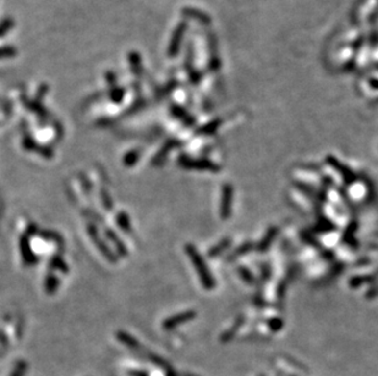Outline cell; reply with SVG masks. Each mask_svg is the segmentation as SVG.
I'll return each mask as SVG.
<instances>
[{
    "mask_svg": "<svg viewBox=\"0 0 378 376\" xmlns=\"http://www.w3.org/2000/svg\"><path fill=\"white\" fill-rule=\"evenodd\" d=\"M208 46H209V69L213 72L219 70L221 68V59L218 55V46H217V39L213 33H208Z\"/></svg>",
    "mask_w": 378,
    "mask_h": 376,
    "instance_id": "9c48e42d",
    "label": "cell"
},
{
    "mask_svg": "<svg viewBox=\"0 0 378 376\" xmlns=\"http://www.w3.org/2000/svg\"><path fill=\"white\" fill-rule=\"evenodd\" d=\"M177 144H179V142H177L176 140L168 141V142L165 143L164 145H163L162 149H160L159 152H158V154L155 155L154 158H153V162H152L153 165H157V166H158V165L163 164V163H164V160H165V158H167L168 154H169V153H170V150L174 149V148L176 147Z\"/></svg>",
    "mask_w": 378,
    "mask_h": 376,
    "instance_id": "e0dca14e",
    "label": "cell"
},
{
    "mask_svg": "<svg viewBox=\"0 0 378 376\" xmlns=\"http://www.w3.org/2000/svg\"><path fill=\"white\" fill-rule=\"evenodd\" d=\"M187 24L185 21H181L176 26V28L173 32V36L170 38L169 47H168V56L169 58H175L179 54L180 47H181L182 39H184L185 33H186Z\"/></svg>",
    "mask_w": 378,
    "mask_h": 376,
    "instance_id": "5b68a950",
    "label": "cell"
},
{
    "mask_svg": "<svg viewBox=\"0 0 378 376\" xmlns=\"http://www.w3.org/2000/svg\"><path fill=\"white\" fill-rule=\"evenodd\" d=\"M230 244V241L229 239H223L222 242H219L218 244H217L216 247H213V248L209 251V257H216V256H219V254L222 253V252L224 251V249L228 248V246Z\"/></svg>",
    "mask_w": 378,
    "mask_h": 376,
    "instance_id": "d4e9b609",
    "label": "cell"
},
{
    "mask_svg": "<svg viewBox=\"0 0 378 376\" xmlns=\"http://www.w3.org/2000/svg\"><path fill=\"white\" fill-rule=\"evenodd\" d=\"M101 198H102V204L103 207H104L105 210H112L113 209V200L112 198H110L109 193L107 192V189L105 188H102V190H101Z\"/></svg>",
    "mask_w": 378,
    "mask_h": 376,
    "instance_id": "4316f807",
    "label": "cell"
},
{
    "mask_svg": "<svg viewBox=\"0 0 378 376\" xmlns=\"http://www.w3.org/2000/svg\"><path fill=\"white\" fill-rule=\"evenodd\" d=\"M22 103H24V105L26 106L27 109H29L32 113L36 114V115L38 116V118H41L42 121H47V120L50 121L51 120V115L49 114V111H47V109L44 108V106L42 105L39 101L29 100V99H27L26 96H22Z\"/></svg>",
    "mask_w": 378,
    "mask_h": 376,
    "instance_id": "8fae6325",
    "label": "cell"
},
{
    "mask_svg": "<svg viewBox=\"0 0 378 376\" xmlns=\"http://www.w3.org/2000/svg\"><path fill=\"white\" fill-rule=\"evenodd\" d=\"M180 166L187 170H197V171H211V172H218L219 166L214 163L209 162L206 159H194V158L186 157V155H181L179 158Z\"/></svg>",
    "mask_w": 378,
    "mask_h": 376,
    "instance_id": "3957f363",
    "label": "cell"
},
{
    "mask_svg": "<svg viewBox=\"0 0 378 376\" xmlns=\"http://www.w3.org/2000/svg\"><path fill=\"white\" fill-rule=\"evenodd\" d=\"M221 125H222V120L221 118H217V120L211 121V122L206 123L204 126L200 127L199 131H197V133H199V135H203V136L213 135V133H216V131L218 130V127Z\"/></svg>",
    "mask_w": 378,
    "mask_h": 376,
    "instance_id": "ffe728a7",
    "label": "cell"
},
{
    "mask_svg": "<svg viewBox=\"0 0 378 376\" xmlns=\"http://www.w3.org/2000/svg\"><path fill=\"white\" fill-rule=\"evenodd\" d=\"M140 155V150H131V152H128L124 157V165H126V166H132L133 164L137 163Z\"/></svg>",
    "mask_w": 378,
    "mask_h": 376,
    "instance_id": "cb8c5ba5",
    "label": "cell"
},
{
    "mask_svg": "<svg viewBox=\"0 0 378 376\" xmlns=\"http://www.w3.org/2000/svg\"><path fill=\"white\" fill-rule=\"evenodd\" d=\"M276 232H277V230L274 229V230H271V231H269L268 234H267L266 238L263 239L262 244H261V246H259L261 251H263V249H267V247L269 246V243H271L272 239H273V237H274V235H276Z\"/></svg>",
    "mask_w": 378,
    "mask_h": 376,
    "instance_id": "1f68e13d",
    "label": "cell"
},
{
    "mask_svg": "<svg viewBox=\"0 0 378 376\" xmlns=\"http://www.w3.org/2000/svg\"><path fill=\"white\" fill-rule=\"evenodd\" d=\"M24 147L25 149L29 150V152H36L38 154H41L44 158H51L53 157V150L48 147H44V145L38 144L33 141V138L29 135L24 136Z\"/></svg>",
    "mask_w": 378,
    "mask_h": 376,
    "instance_id": "30bf717a",
    "label": "cell"
},
{
    "mask_svg": "<svg viewBox=\"0 0 378 376\" xmlns=\"http://www.w3.org/2000/svg\"><path fill=\"white\" fill-rule=\"evenodd\" d=\"M87 232H88V235H90L91 238H92L93 243H95L96 247L98 248V251L102 253V256L104 257V258L107 259L108 261H110V263H117L118 257L115 256L114 252H113L112 249L109 248V247H108V244L105 243L104 241H103V238L100 236V234H98L97 227H96L93 224H88L87 225Z\"/></svg>",
    "mask_w": 378,
    "mask_h": 376,
    "instance_id": "277c9868",
    "label": "cell"
},
{
    "mask_svg": "<svg viewBox=\"0 0 378 376\" xmlns=\"http://www.w3.org/2000/svg\"><path fill=\"white\" fill-rule=\"evenodd\" d=\"M138 376H146V375H143V374H137Z\"/></svg>",
    "mask_w": 378,
    "mask_h": 376,
    "instance_id": "d590c367",
    "label": "cell"
},
{
    "mask_svg": "<svg viewBox=\"0 0 378 376\" xmlns=\"http://www.w3.org/2000/svg\"><path fill=\"white\" fill-rule=\"evenodd\" d=\"M50 266L53 269H58V270L63 271V273H68L69 271L68 264H66L65 261H64L59 256H55V257H53V258H51Z\"/></svg>",
    "mask_w": 378,
    "mask_h": 376,
    "instance_id": "603a6c76",
    "label": "cell"
},
{
    "mask_svg": "<svg viewBox=\"0 0 378 376\" xmlns=\"http://www.w3.org/2000/svg\"><path fill=\"white\" fill-rule=\"evenodd\" d=\"M233 187L229 184L222 187V198H221V217L227 220L231 214V205H233Z\"/></svg>",
    "mask_w": 378,
    "mask_h": 376,
    "instance_id": "8992f818",
    "label": "cell"
},
{
    "mask_svg": "<svg viewBox=\"0 0 378 376\" xmlns=\"http://www.w3.org/2000/svg\"><path fill=\"white\" fill-rule=\"evenodd\" d=\"M195 316H196V313H195L194 310L182 311V313L176 314V315H173L172 318L163 321V329H164V330H173V329L177 328V326L181 325V324L192 320Z\"/></svg>",
    "mask_w": 378,
    "mask_h": 376,
    "instance_id": "ba28073f",
    "label": "cell"
},
{
    "mask_svg": "<svg viewBox=\"0 0 378 376\" xmlns=\"http://www.w3.org/2000/svg\"><path fill=\"white\" fill-rule=\"evenodd\" d=\"M376 68H377V69H378V64H377V65H376Z\"/></svg>",
    "mask_w": 378,
    "mask_h": 376,
    "instance_id": "8d00e7d4",
    "label": "cell"
},
{
    "mask_svg": "<svg viewBox=\"0 0 378 376\" xmlns=\"http://www.w3.org/2000/svg\"><path fill=\"white\" fill-rule=\"evenodd\" d=\"M327 160H328V163H329L330 165H333V166H334L335 169H337V171L339 172L340 175H343V177H344V180L348 182V184H352V182L355 181L354 174H353V172L350 171V170L348 169V167H345L344 165L340 164V163L338 162V160L335 159V158L328 157Z\"/></svg>",
    "mask_w": 378,
    "mask_h": 376,
    "instance_id": "d6986e66",
    "label": "cell"
},
{
    "mask_svg": "<svg viewBox=\"0 0 378 376\" xmlns=\"http://www.w3.org/2000/svg\"><path fill=\"white\" fill-rule=\"evenodd\" d=\"M185 68H186L187 70V73H189V78L190 81H191L192 85H199L200 82H201V73L199 72V71L196 70V69L194 68V65H192V49L191 47H189V53H187V58L186 60H185Z\"/></svg>",
    "mask_w": 378,
    "mask_h": 376,
    "instance_id": "2e32d148",
    "label": "cell"
},
{
    "mask_svg": "<svg viewBox=\"0 0 378 376\" xmlns=\"http://www.w3.org/2000/svg\"><path fill=\"white\" fill-rule=\"evenodd\" d=\"M17 54V50L14 47H1L0 48V59L14 58Z\"/></svg>",
    "mask_w": 378,
    "mask_h": 376,
    "instance_id": "f1b7e54d",
    "label": "cell"
},
{
    "mask_svg": "<svg viewBox=\"0 0 378 376\" xmlns=\"http://www.w3.org/2000/svg\"><path fill=\"white\" fill-rule=\"evenodd\" d=\"M20 249H21L22 260L26 265H33L37 263V258L33 254L31 249V244H29V236L28 235H24L20 238Z\"/></svg>",
    "mask_w": 378,
    "mask_h": 376,
    "instance_id": "7c38bea8",
    "label": "cell"
},
{
    "mask_svg": "<svg viewBox=\"0 0 378 376\" xmlns=\"http://www.w3.org/2000/svg\"><path fill=\"white\" fill-rule=\"evenodd\" d=\"M240 274H241V276H243V279H245L246 281H249V282H251V281H252V276H251V274L249 273V271L246 270V269H243V268H241V269H240Z\"/></svg>",
    "mask_w": 378,
    "mask_h": 376,
    "instance_id": "836d02e7",
    "label": "cell"
},
{
    "mask_svg": "<svg viewBox=\"0 0 378 376\" xmlns=\"http://www.w3.org/2000/svg\"><path fill=\"white\" fill-rule=\"evenodd\" d=\"M185 251H186L190 260H191V263L194 264L195 269H196L197 274H199V278L200 280H201L202 286H203L206 289L214 288L216 281H214L213 278H212V274L211 271H209L208 266H207L206 261L203 260V258H202L201 254L199 253L196 247H194L192 244H187Z\"/></svg>",
    "mask_w": 378,
    "mask_h": 376,
    "instance_id": "6da1fadb",
    "label": "cell"
},
{
    "mask_svg": "<svg viewBox=\"0 0 378 376\" xmlns=\"http://www.w3.org/2000/svg\"><path fill=\"white\" fill-rule=\"evenodd\" d=\"M182 15L186 17H190L192 20H196L202 24H211V17L206 14V12L201 11L195 7H184L182 9Z\"/></svg>",
    "mask_w": 378,
    "mask_h": 376,
    "instance_id": "5bb4252c",
    "label": "cell"
},
{
    "mask_svg": "<svg viewBox=\"0 0 378 376\" xmlns=\"http://www.w3.org/2000/svg\"><path fill=\"white\" fill-rule=\"evenodd\" d=\"M117 337L118 340L120 341L122 343H124V345L126 346V347H128L130 350H132L133 352L138 353V354L141 355V357L146 358V359H148L150 362L154 363V364H157L158 367H162L164 368V369H169V367H168L167 362H164V360L162 359V358L157 357V354H153L152 352H150L148 350H146V348H143V346L141 345L140 342H138L136 338H133L132 336L130 335V333L125 332V331H119V332L117 333Z\"/></svg>",
    "mask_w": 378,
    "mask_h": 376,
    "instance_id": "7a4b0ae2",
    "label": "cell"
},
{
    "mask_svg": "<svg viewBox=\"0 0 378 376\" xmlns=\"http://www.w3.org/2000/svg\"><path fill=\"white\" fill-rule=\"evenodd\" d=\"M370 85H371L374 88H376V90H378V80H376V78L370 80Z\"/></svg>",
    "mask_w": 378,
    "mask_h": 376,
    "instance_id": "e575fe53",
    "label": "cell"
},
{
    "mask_svg": "<svg viewBox=\"0 0 378 376\" xmlns=\"http://www.w3.org/2000/svg\"><path fill=\"white\" fill-rule=\"evenodd\" d=\"M58 286L59 280L54 274L50 273L49 275H47L46 281H44V288H46L47 293H54V292L56 291V288H58Z\"/></svg>",
    "mask_w": 378,
    "mask_h": 376,
    "instance_id": "7402d4cb",
    "label": "cell"
},
{
    "mask_svg": "<svg viewBox=\"0 0 378 376\" xmlns=\"http://www.w3.org/2000/svg\"><path fill=\"white\" fill-rule=\"evenodd\" d=\"M115 221H117L118 226H119L120 229L123 230V231L126 232V234H130V232L132 231L131 221H130V219H128V215L126 214V212H120L119 214L117 215V219H115Z\"/></svg>",
    "mask_w": 378,
    "mask_h": 376,
    "instance_id": "44dd1931",
    "label": "cell"
},
{
    "mask_svg": "<svg viewBox=\"0 0 378 376\" xmlns=\"http://www.w3.org/2000/svg\"><path fill=\"white\" fill-rule=\"evenodd\" d=\"M27 370V364L25 362H19L15 367L14 372H12L11 376H24L25 373Z\"/></svg>",
    "mask_w": 378,
    "mask_h": 376,
    "instance_id": "f546056e",
    "label": "cell"
},
{
    "mask_svg": "<svg viewBox=\"0 0 378 376\" xmlns=\"http://www.w3.org/2000/svg\"><path fill=\"white\" fill-rule=\"evenodd\" d=\"M105 236H107V238L109 239V241L115 246V249H117V252H118V256L119 257L127 256V248H126L124 242L120 239V237L118 236V235L115 234V232L113 231L112 229H109V227H108V229H105Z\"/></svg>",
    "mask_w": 378,
    "mask_h": 376,
    "instance_id": "9a60e30c",
    "label": "cell"
},
{
    "mask_svg": "<svg viewBox=\"0 0 378 376\" xmlns=\"http://www.w3.org/2000/svg\"><path fill=\"white\" fill-rule=\"evenodd\" d=\"M170 113H172V115L174 116V118H176L177 120H180L186 126H194L195 122H196V120H195L184 108H181L180 105H176V104H172V105H170Z\"/></svg>",
    "mask_w": 378,
    "mask_h": 376,
    "instance_id": "4fadbf2b",
    "label": "cell"
},
{
    "mask_svg": "<svg viewBox=\"0 0 378 376\" xmlns=\"http://www.w3.org/2000/svg\"><path fill=\"white\" fill-rule=\"evenodd\" d=\"M105 78H107V82L108 85H109V96L110 99H112V101L115 104L122 103L125 96V92L122 87L118 86L117 75H115L113 71H109V72H107V75H105Z\"/></svg>",
    "mask_w": 378,
    "mask_h": 376,
    "instance_id": "52a82bcc",
    "label": "cell"
},
{
    "mask_svg": "<svg viewBox=\"0 0 378 376\" xmlns=\"http://www.w3.org/2000/svg\"><path fill=\"white\" fill-rule=\"evenodd\" d=\"M39 235H41L44 239H47V241H53L55 242V243L63 244V239H61V237L59 236L58 234H55V232L43 231V232H39Z\"/></svg>",
    "mask_w": 378,
    "mask_h": 376,
    "instance_id": "83f0119b",
    "label": "cell"
},
{
    "mask_svg": "<svg viewBox=\"0 0 378 376\" xmlns=\"http://www.w3.org/2000/svg\"><path fill=\"white\" fill-rule=\"evenodd\" d=\"M15 26V22L12 19H5L0 22V38L4 37L7 32L11 31Z\"/></svg>",
    "mask_w": 378,
    "mask_h": 376,
    "instance_id": "484cf974",
    "label": "cell"
},
{
    "mask_svg": "<svg viewBox=\"0 0 378 376\" xmlns=\"http://www.w3.org/2000/svg\"><path fill=\"white\" fill-rule=\"evenodd\" d=\"M0 108L2 109V113H4L6 116H10V115H11L12 108H11V104H10L9 101L2 100V99L0 98Z\"/></svg>",
    "mask_w": 378,
    "mask_h": 376,
    "instance_id": "d6a6232c",
    "label": "cell"
},
{
    "mask_svg": "<svg viewBox=\"0 0 378 376\" xmlns=\"http://www.w3.org/2000/svg\"><path fill=\"white\" fill-rule=\"evenodd\" d=\"M82 214L85 215L86 217H91V219L97 222V224H103L102 216H101L100 214H97V212H92V210H83Z\"/></svg>",
    "mask_w": 378,
    "mask_h": 376,
    "instance_id": "4dcf8cb0",
    "label": "cell"
},
{
    "mask_svg": "<svg viewBox=\"0 0 378 376\" xmlns=\"http://www.w3.org/2000/svg\"><path fill=\"white\" fill-rule=\"evenodd\" d=\"M128 61H130V68L132 71L133 76L137 78H141L143 76V66L141 56L137 51H131L128 54Z\"/></svg>",
    "mask_w": 378,
    "mask_h": 376,
    "instance_id": "ac0fdd59",
    "label": "cell"
}]
</instances>
